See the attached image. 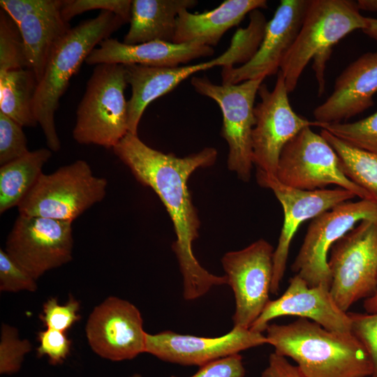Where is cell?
Returning a JSON list of instances; mask_svg holds the SVG:
<instances>
[{
  "label": "cell",
  "instance_id": "1",
  "mask_svg": "<svg viewBox=\"0 0 377 377\" xmlns=\"http://www.w3.org/2000/svg\"><path fill=\"white\" fill-rule=\"evenodd\" d=\"M112 150L139 183L156 193L171 218L177 236L172 248L182 275L184 298L194 300L215 286L227 284L225 275L209 273L200 265L193 251L200 222L188 181L197 169L215 163L216 149L206 147L199 152L177 157L149 147L138 135L128 132Z\"/></svg>",
  "mask_w": 377,
  "mask_h": 377
},
{
  "label": "cell",
  "instance_id": "2",
  "mask_svg": "<svg viewBox=\"0 0 377 377\" xmlns=\"http://www.w3.org/2000/svg\"><path fill=\"white\" fill-rule=\"evenodd\" d=\"M267 344L290 357L304 377H368L372 367L362 343L352 332L328 330L299 318L286 325L269 324Z\"/></svg>",
  "mask_w": 377,
  "mask_h": 377
},
{
  "label": "cell",
  "instance_id": "3",
  "mask_svg": "<svg viewBox=\"0 0 377 377\" xmlns=\"http://www.w3.org/2000/svg\"><path fill=\"white\" fill-rule=\"evenodd\" d=\"M125 23L111 12L101 11L96 17L71 28L52 50L43 76L37 83L32 103L34 116L52 151H58L61 148L54 114L71 78L95 47Z\"/></svg>",
  "mask_w": 377,
  "mask_h": 377
},
{
  "label": "cell",
  "instance_id": "4",
  "mask_svg": "<svg viewBox=\"0 0 377 377\" xmlns=\"http://www.w3.org/2000/svg\"><path fill=\"white\" fill-rule=\"evenodd\" d=\"M367 17L350 0H310L301 29L280 66L288 93L294 91L309 62L318 85L325 91V69L333 46L348 34L364 30Z\"/></svg>",
  "mask_w": 377,
  "mask_h": 377
},
{
  "label": "cell",
  "instance_id": "5",
  "mask_svg": "<svg viewBox=\"0 0 377 377\" xmlns=\"http://www.w3.org/2000/svg\"><path fill=\"white\" fill-rule=\"evenodd\" d=\"M127 85L124 65L95 66L76 112L73 137L78 144L112 149L127 134Z\"/></svg>",
  "mask_w": 377,
  "mask_h": 377
},
{
  "label": "cell",
  "instance_id": "6",
  "mask_svg": "<svg viewBox=\"0 0 377 377\" xmlns=\"http://www.w3.org/2000/svg\"><path fill=\"white\" fill-rule=\"evenodd\" d=\"M108 181L77 160L43 173L17 206L19 214L73 222L105 195Z\"/></svg>",
  "mask_w": 377,
  "mask_h": 377
},
{
  "label": "cell",
  "instance_id": "7",
  "mask_svg": "<svg viewBox=\"0 0 377 377\" xmlns=\"http://www.w3.org/2000/svg\"><path fill=\"white\" fill-rule=\"evenodd\" d=\"M330 293L345 312L377 293V219L363 220L331 248Z\"/></svg>",
  "mask_w": 377,
  "mask_h": 377
},
{
  "label": "cell",
  "instance_id": "8",
  "mask_svg": "<svg viewBox=\"0 0 377 377\" xmlns=\"http://www.w3.org/2000/svg\"><path fill=\"white\" fill-rule=\"evenodd\" d=\"M263 80L260 78L219 85L205 76H193L191 80L196 92L213 99L219 106L223 115L221 135L229 147L228 168L245 182L250 179L253 165L254 102Z\"/></svg>",
  "mask_w": 377,
  "mask_h": 377
},
{
  "label": "cell",
  "instance_id": "9",
  "mask_svg": "<svg viewBox=\"0 0 377 377\" xmlns=\"http://www.w3.org/2000/svg\"><path fill=\"white\" fill-rule=\"evenodd\" d=\"M276 177L281 183L300 190L324 189L334 184L360 199L374 200L366 191L346 177L337 152L310 126L302 129L283 147Z\"/></svg>",
  "mask_w": 377,
  "mask_h": 377
},
{
  "label": "cell",
  "instance_id": "10",
  "mask_svg": "<svg viewBox=\"0 0 377 377\" xmlns=\"http://www.w3.org/2000/svg\"><path fill=\"white\" fill-rule=\"evenodd\" d=\"M367 219H377V202L367 199L344 202L312 219L292 271L310 287L323 285L330 288L329 251L356 223Z\"/></svg>",
  "mask_w": 377,
  "mask_h": 377
},
{
  "label": "cell",
  "instance_id": "11",
  "mask_svg": "<svg viewBox=\"0 0 377 377\" xmlns=\"http://www.w3.org/2000/svg\"><path fill=\"white\" fill-rule=\"evenodd\" d=\"M288 94L280 71L272 91L263 83L258 91L260 101L254 107L253 161L257 172L267 175L276 177L279 157L286 145L304 128L318 124L293 110Z\"/></svg>",
  "mask_w": 377,
  "mask_h": 377
},
{
  "label": "cell",
  "instance_id": "12",
  "mask_svg": "<svg viewBox=\"0 0 377 377\" xmlns=\"http://www.w3.org/2000/svg\"><path fill=\"white\" fill-rule=\"evenodd\" d=\"M72 222L19 214L6 252L36 280L72 260Z\"/></svg>",
  "mask_w": 377,
  "mask_h": 377
},
{
  "label": "cell",
  "instance_id": "13",
  "mask_svg": "<svg viewBox=\"0 0 377 377\" xmlns=\"http://www.w3.org/2000/svg\"><path fill=\"white\" fill-rule=\"evenodd\" d=\"M274 249L260 239L221 258L228 283L235 299L233 327L249 329L269 302Z\"/></svg>",
  "mask_w": 377,
  "mask_h": 377
},
{
  "label": "cell",
  "instance_id": "14",
  "mask_svg": "<svg viewBox=\"0 0 377 377\" xmlns=\"http://www.w3.org/2000/svg\"><path fill=\"white\" fill-rule=\"evenodd\" d=\"M258 184L271 189L283 211V223L273 255L270 293L276 295L284 276L291 242L299 227L309 219L354 198L356 195L343 188L314 191L300 190L281 183L275 176L257 172Z\"/></svg>",
  "mask_w": 377,
  "mask_h": 377
},
{
  "label": "cell",
  "instance_id": "15",
  "mask_svg": "<svg viewBox=\"0 0 377 377\" xmlns=\"http://www.w3.org/2000/svg\"><path fill=\"white\" fill-rule=\"evenodd\" d=\"M85 332L92 350L104 359L124 361L145 353L147 332L141 313L117 297H108L93 309Z\"/></svg>",
  "mask_w": 377,
  "mask_h": 377
},
{
  "label": "cell",
  "instance_id": "16",
  "mask_svg": "<svg viewBox=\"0 0 377 377\" xmlns=\"http://www.w3.org/2000/svg\"><path fill=\"white\" fill-rule=\"evenodd\" d=\"M309 1H281L274 17L266 24L256 52L238 67H222V84H236L278 73L301 29Z\"/></svg>",
  "mask_w": 377,
  "mask_h": 377
},
{
  "label": "cell",
  "instance_id": "17",
  "mask_svg": "<svg viewBox=\"0 0 377 377\" xmlns=\"http://www.w3.org/2000/svg\"><path fill=\"white\" fill-rule=\"evenodd\" d=\"M267 343L265 335L233 327L218 337H201L172 331L147 333L145 353L170 363L201 367L212 361Z\"/></svg>",
  "mask_w": 377,
  "mask_h": 377
},
{
  "label": "cell",
  "instance_id": "18",
  "mask_svg": "<svg viewBox=\"0 0 377 377\" xmlns=\"http://www.w3.org/2000/svg\"><path fill=\"white\" fill-rule=\"evenodd\" d=\"M330 288L323 285L310 287L298 275L289 280L284 293L278 299L269 300L259 317L249 328L263 333L270 320L285 316H295L313 321L333 332H351L348 312L335 302Z\"/></svg>",
  "mask_w": 377,
  "mask_h": 377
},
{
  "label": "cell",
  "instance_id": "19",
  "mask_svg": "<svg viewBox=\"0 0 377 377\" xmlns=\"http://www.w3.org/2000/svg\"><path fill=\"white\" fill-rule=\"evenodd\" d=\"M241 61L237 48L230 45L216 58L195 65L177 67L124 65L126 82L131 87V96L127 101L128 132L137 135L139 122L147 106L189 76L214 66H234Z\"/></svg>",
  "mask_w": 377,
  "mask_h": 377
},
{
  "label": "cell",
  "instance_id": "20",
  "mask_svg": "<svg viewBox=\"0 0 377 377\" xmlns=\"http://www.w3.org/2000/svg\"><path fill=\"white\" fill-rule=\"evenodd\" d=\"M377 92V51L367 52L337 77L331 95L313 110L315 121L339 123L374 105Z\"/></svg>",
  "mask_w": 377,
  "mask_h": 377
},
{
  "label": "cell",
  "instance_id": "21",
  "mask_svg": "<svg viewBox=\"0 0 377 377\" xmlns=\"http://www.w3.org/2000/svg\"><path fill=\"white\" fill-rule=\"evenodd\" d=\"M214 54L211 46L198 40L184 43L154 40L128 45L116 38H107L95 47L85 60L88 65L117 64L151 67H177L193 59Z\"/></svg>",
  "mask_w": 377,
  "mask_h": 377
},
{
  "label": "cell",
  "instance_id": "22",
  "mask_svg": "<svg viewBox=\"0 0 377 377\" xmlns=\"http://www.w3.org/2000/svg\"><path fill=\"white\" fill-rule=\"evenodd\" d=\"M265 0H226L218 7L202 13L182 10L177 18L176 43L198 40L205 45H217L223 35L237 25L246 14L267 8Z\"/></svg>",
  "mask_w": 377,
  "mask_h": 377
},
{
  "label": "cell",
  "instance_id": "23",
  "mask_svg": "<svg viewBox=\"0 0 377 377\" xmlns=\"http://www.w3.org/2000/svg\"><path fill=\"white\" fill-rule=\"evenodd\" d=\"M63 0H50L42 9L25 17L18 25L28 68L40 80L49 56L57 42L71 29L61 13Z\"/></svg>",
  "mask_w": 377,
  "mask_h": 377
},
{
  "label": "cell",
  "instance_id": "24",
  "mask_svg": "<svg viewBox=\"0 0 377 377\" xmlns=\"http://www.w3.org/2000/svg\"><path fill=\"white\" fill-rule=\"evenodd\" d=\"M197 4L195 0H133L130 27L123 43L173 42L179 13Z\"/></svg>",
  "mask_w": 377,
  "mask_h": 377
},
{
  "label": "cell",
  "instance_id": "25",
  "mask_svg": "<svg viewBox=\"0 0 377 377\" xmlns=\"http://www.w3.org/2000/svg\"><path fill=\"white\" fill-rule=\"evenodd\" d=\"M51 156L52 151L49 148H40L1 165V214L18 206L43 174V168Z\"/></svg>",
  "mask_w": 377,
  "mask_h": 377
},
{
  "label": "cell",
  "instance_id": "26",
  "mask_svg": "<svg viewBox=\"0 0 377 377\" xmlns=\"http://www.w3.org/2000/svg\"><path fill=\"white\" fill-rule=\"evenodd\" d=\"M36 85L29 68L0 71V112L22 127L36 126L32 103Z\"/></svg>",
  "mask_w": 377,
  "mask_h": 377
},
{
  "label": "cell",
  "instance_id": "27",
  "mask_svg": "<svg viewBox=\"0 0 377 377\" xmlns=\"http://www.w3.org/2000/svg\"><path fill=\"white\" fill-rule=\"evenodd\" d=\"M320 135L337 152L346 177L377 202V154L351 146L325 130Z\"/></svg>",
  "mask_w": 377,
  "mask_h": 377
},
{
  "label": "cell",
  "instance_id": "28",
  "mask_svg": "<svg viewBox=\"0 0 377 377\" xmlns=\"http://www.w3.org/2000/svg\"><path fill=\"white\" fill-rule=\"evenodd\" d=\"M321 129L355 147L377 154V112L350 123H320Z\"/></svg>",
  "mask_w": 377,
  "mask_h": 377
},
{
  "label": "cell",
  "instance_id": "29",
  "mask_svg": "<svg viewBox=\"0 0 377 377\" xmlns=\"http://www.w3.org/2000/svg\"><path fill=\"white\" fill-rule=\"evenodd\" d=\"M28 68L18 26L3 10L0 13V71Z\"/></svg>",
  "mask_w": 377,
  "mask_h": 377
},
{
  "label": "cell",
  "instance_id": "30",
  "mask_svg": "<svg viewBox=\"0 0 377 377\" xmlns=\"http://www.w3.org/2000/svg\"><path fill=\"white\" fill-rule=\"evenodd\" d=\"M31 343L19 338L16 328L2 323L0 339V374L11 375L21 369L24 356L31 351Z\"/></svg>",
  "mask_w": 377,
  "mask_h": 377
},
{
  "label": "cell",
  "instance_id": "31",
  "mask_svg": "<svg viewBox=\"0 0 377 377\" xmlns=\"http://www.w3.org/2000/svg\"><path fill=\"white\" fill-rule=\"evenodd\" d=\"M29 151L22 126L0 112V165L16 160Z\"/></svg>",
  "mask_w": 377,
  "mask_h": 377
},
{
  "label": "cell",
  "instance_id": "32",
  "mask_svg": "<svg viewBox=\"0 0 377 377\" xmlns=\"http://www.w3.org/2000/svg\"><path fill=\"white\" fill-rule=\"evenodd\" d=\"M80 302L72 295L65 304H60L55 297L49 298L43 305L40 319L46 328L66 332L80 319Z\"/></svg>",
  "mask_w": 377,
  "mask_h": 377
},
{
  "label": "cell",
  "instance_id": "33",
  "mask_svg": "<svg viewBox=\"0 0 377 377\" xmlns=\"http://www.w3.org/2000/svg\"><path fill=\"white\" fill-rule=\"evenodd\" d=\"M131 0H63L61 13L68 22L76 15L86 11L101 10L111 12L126 22H130Z\"/></svg>",
  "mask_w": 377,
  "mask_h": 377
},
{
  "label": "cell",
  "instance_id": "34",
  "mask_svg": "<svg viewBox=\"0 0 377 377\" xmlns=\"http://www.w3.org/2000/svg\"><path fill=\"white\" fill-rule=\"evenodd\" d=\"M36 281L13 260L5 250L0 249L1 292H35L38 288Z\"/></svg>",
  "mask_w": 377,
  "mask_h": 377
},
{
  "label": "cell",
  "instance_id": "35",
  "mask_svg": "<svg viewBox=\"0 0 377 377\" xmlns=\"http://www.w3.org/2000/svg\"><path fill=\"white\" fill-rule=\"evenodd\" d=\"M351 332L364 346L371 362V377H377V312H348Z\"/></svg>",
  "mask_w": 377,
  "mask_h": 377
},
{
  "label": "cell",
  "instance_id": "36",
  "mask_svg": "<svg viewBox=\"0 0 377 377\" xmlns=\"http://www.w3.org/2000/svg\"><path fill=\"white\" fill-rule=\"evenodd\" d=\"M38 341L37 356L47 357L52 365L63 363L70 354L71 341L64 332L46 328L38 332Z\"/></svg>",
  "mask_w": 377,
  "mask_h": 377
},
{
  "label": "cell",
  "instance_id": "37",
  "mask_svg": "<svg viewBox=\"0 0 377 377\" xmlns=\"http://www.w3.org/2000/svg\"><path fill=\"white\" fill-rule=\"evenodd\" d=\"M245 373L242 357L237 353L205 364L189 377H244Z\"/></svg>",
  "mask_w": 377,
  "mask_h": 377
},
{
  "label": "cell",
  "instance_id": "38",
  "mask_svg": "<svg viewBox=\"0 0 377 377\" xmlns=\"http://www.w3.org/2000/svg\"><path fill=\"white\" fill-rule=\"evenodd\" d=\"M50 0H1L0 6L18 26L22 20L45 7Z\"/></svg>",
  "mask_w": 377,
  "mask_h": 377
},
{
  "label": "cell",
  "instance_id": "39",
  "mask_svg": "<svg viewBox=\"0 0 377 377\" xmlns=\"http://www.w3.org/2000/svg\"><path fill=\"white\" fill-rule=\"evenodd\" d=\"M261 377H304L297 366L289 362L286 357L272 353L268 365L262 372Z\"/></svg>",
  "mask_w": 377,
  "mask_h": 377
},
{
  "label": "cell",
  "instance_id": "40",
  "mask_svg": "<svg viewBox=\"0 0 377 377\" xmlns=\"http://www.w3.org/2000/svg\"><path fill=\"white\" fill-rule=\"evenodd\" d=\"M367 27L362 31L377 43V19L367 17Z\"/></svg>",
  "mask_w": 377,
  "mask_h": 377
},
{
  "label": "cell",
  "instance_id": "41",
  "mask_svg": "<svg viewBox=\"0 0 377 377\" xmlns=\"http://www.w3.org/2000/svg\"><path fill=\"white\" fill-rule=\"evenodd\" d=\"M356 3L359 10L377 12V0H358Z\"/></svg>",
  "mask_w": 377,
  "mask_h": 377
},
{
  "label": "cell",
  "instance_id": "42",
  "mask_svg": "<svg viewBox=\"0 0 377 377\" xmlns=\"http://www.w3.org/2000/svg\"><path fill=\"white\" fill-rule=\"evenodd\" d=\"M364 308L367 313L377 312V293L371 297L365 300Z\"/></svg>",
  "mask_w": 377,
  "mask_h": 377
},
{
  "label": "cell",
  "instance_id": "43",
  "mask_svg": "<svg viewBox=\"0 0 377 377\" xmlns=\"http://www.w3.org/2000/svg\"><path fill=\"white\" fill-rule=\"evenodd\" d=\"M129 377H142V376L139 374H134L133 375L129 376Z\"/></svg>",
  "mask_w": 377,
  "mask_h": 377
}]
</instances>
